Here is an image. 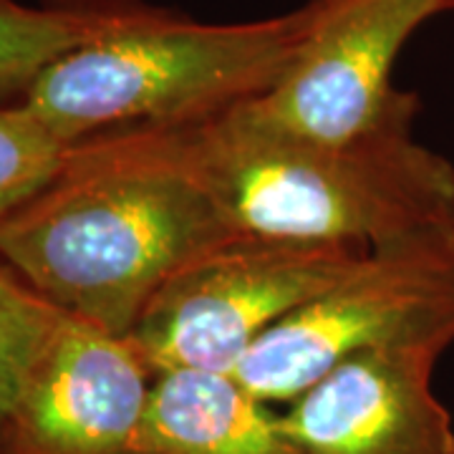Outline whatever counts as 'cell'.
<instances>
[{
	"instance_id": "6da1fadb",
	"label": "cell",
	"mask_w": 454,
	"mask_h": 454,
	"mask_svg": "<svg viewBox=\"0 0 454 454\" xmlns=\"http://www.w3.org/2000/svg\"><path fill=\"white\" fill-rule=\"evenodd\" d=\"M406 112L328 142L258 121L245 104L172 127H137L202 187L235 232L361 247L454 227V164Z\"/></svg>"
},
{
	"instance_id": "7a4b0ae2",
	"label": "cell",
	"mask_w": 454,
	"mask_h": 454,
	"mask_svg": "<svg viewBox=\"0 0 454 454\" xmlns=\"http://www.w3.org/2000/svg\"><path fill=\"white\" fill-rule=\"evenodd\" d=\"M230 232L207 192L124 127L66 146L49 182L0 223V265L127 339L164 280Z\"/></svg>"
},
{
	"instance_id": "3957f363",
	"label": "cell",
	"mask_w": 454,
	"mask_h": 454,
	"mask_svg": "<svg viewBox=\"0 0 454 454\" xmlns=\"http://www.w3.org/2000/svg\"><path fill=\"white\" fill-rule=\"evenodd\" d=\"M306 26V5L243 23L127 8L112 31L49 66L20 104L66 146L109 129L195 121L270 91Z\"/></svg>"
},
{
	"instance_id": "277c9868",
	"label": "cell",
	"mask_w": 454,
	"mask_h": 454,
	"mask_svg": "<svg viewBox=\"0 0 454 454\" xmlns=\"http://www.w3.org/2000/svg\"><path fill=\"white\" fill-rule=\"evenodd\" d=\"M454 346V227L369 247L343 276L270 328L235 376L268 404H291L346 358Z\"/></svg>"
},
{
	"instance_id": "5b68a950",
	"label": "cell",
	"mask_w": 454,
	"mask_h": 454,
	"mask_svg": "<svg viewBox=\"0 0 454 454\" xmlns=\"http://www.w3.org/2000/svg\"><path fill=\"white\" fill-rule=\"evenodd\" d=\"M366 250L230 232L164 280L127 340L152 376L235 373L270 328L331 288Z\"/></svg>"
},
{
	"instance_id": "8992f818",
	"label": "cell",
	"mask_w": 454,
	"mask_h": 454,
	"mask_svg": "<svg viewBox=\"0 0 454 454\" xmlns=\"http://www.w3.org/2000/svg\"><path fill=\"white\" fill-rule=\"evenodd\" d=\"M309 26L270 91L243 101L280 131L340 142L394 116L417 112V97L396 89L394 64L429 18L450 0H309Z\"/></svg>"
},
{
	"instance_id": "52a82bcc",
	"label": "cell",
	"mask_w": 454,
	"mask_h": 454,
	"mask_svg": "<svg viewBox=\"0 0 454 454\" xmlns=\"http://www.w3.org/2000/svg\"><path fill=\"white\" fill-rule=\"evenodd\" d=\"M152 379L129 340L66 313L0 454H129Z\"/></svg>"
},
{
	"instance_id": "ba28073f",
	"label": "cell",
	"mask_w": 454,
	"mask_h": 454,
	"mask_svg": "<svg viewBox=\"0 0 454 454\" xmlns=\"http://www.w3.org/2000/svg\"><path fill=\"white\" fill-rule=\"evenodd\" d=\"M439 358H346L280 414L306 454H454V419L434 391Z\"/></svg>"
},
{
	"instance_id": "9c48e42d",
	"label": "cell",
	"mask_w": 454,
	"mask_h": 454,
	"mask_svg": "<svg viewBox=\"0 0 454 454\" xmlns=\"http://www.w3.org/2000/svg\"><path fill=\"white\" fill-rule=\"evenodd\" d=\"M129 454H306L273 404L235 373L167 372L152 379Z\"/></svg>"
},
{
	"instance_id": "30bf717a",
	"label": "cell",
	"mask_w": 454,
	"mask_h": 454,
	"mask_svg": "<svg viewBox=\"0 0 454 454\" xmlns=\"http://www.w3.org/2000/svg\"><path fill=\"white\" fill-rule=\"evenodd\" d=\"M124 13L127 8L0 0V106L20 104L49 66L112 31Z\"/></svg>"
},
{
	"instance_id": "8fae6325",
	"label": "cell",
	"mask_w": 454,
	"mask_h": 454,
	"mask_svg": "<svg viewBox=\"0 0 454 454\" xmlns=\"http://www.w3.org/2000/svg\"><path fill=\"white\" fill-rule=\"evenodd\" d=\"M64 316V310L0 265V450L18 399Z\"/></svg>"
},
{
	"instance_id": "7c38bea8",
	"label": "cell",
	"mask_w": 454,
	"mask_h": 454,
	"mask_svg": "<svg viewBox=\"0 0 454 454\" xmlns=\"http://www.w3.org/2000/svg\"><path fill=\"white\" fill-rule=\"evenodd\" d=\"M64 152L23 104L0 106V223L49 182Z\"/></svg>"
},
{
	"instance_id": "4fadbf2b",
	"label": "cell",
	"mask_w": 454,
	"mask_h": 454,
	"mask_svg": "<svg viewBox=\"0 0 454 454\" xmlns=\"http://www.w3.org/2000/svg\"><path fill=\"white\" fill-rule=\"evenodd\" d=\"M450 11H452V13H454V0H450Z\"/></svg>"
}]
</instances>
